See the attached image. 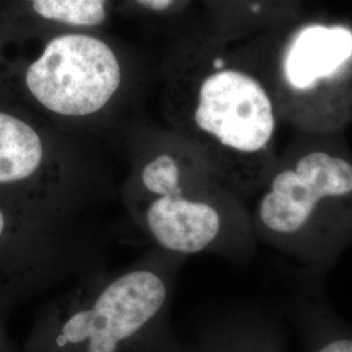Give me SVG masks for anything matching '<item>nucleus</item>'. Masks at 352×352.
I'll return each mask as SVG.
<instances>
[{
  "instance_id": "obj_1",
  "label": "nucleus",
  "mask_w": 352,
  "mask_h": 352,
  "mask_svg": "<svg viewBox=\"0 0 352 352\" xmlns=\"http://www.w3.org/2000/svg\"><path fill=\"white\" fill-rule=\"evenodd\" d=\"M164 118L245 204L277 164L280 116L236 41L210 34L183 52Z\"/></svg>"
},
{
  "instance_id": "obj_2",
  "label": "nucleus",
  "mask_w": 352,
  "mask_h": 352,
  "mask_svg": "<svg viewBox=\"0 0 352 352\" xmlns=\"http://www.w3.org/2000/svg\"><path fill=\"white\" fill-rule=\"evenodd\" d=\"M119 195L151 247L184 258L212 253L235 261L254 251L247 204L168 128L136 135Z\"/></svg>"
},
{
  "instance_id": "obj_3",
  "label": "nucleus",
  "mask_w": 352,
  "mask_h": 352,
  "mask_svg": "<svg viewBox=\"0 0 352 352\" xmlns=\"http://www.w3.org/2000/svg\"><path fill=\"white\" fill-rule=\"evenodd\" d=\"M186 258L151 247L122 269L98 266L38 314L24 352H182L171 327Z\"/></svg>"
},
{
  "instance_id": "obj_4",
  "label": "nucleus",
  "mask_w": 352,
  "mask_h": 352,
  "mask_svg": "<svg viewBox=\"0 0 352 352\" xmlns=\"http://www.w3.org/2000/svg\"><path fill=\"white\" fill-rule=\"evenodd\" d=\"M236 42L280 120L309 135H340L351 123L352 20L302 11Z\"/></svg>"
},
{
  "instance_id": "obj_5",
  "label": "nucleus",
  "mask_w": 352,
  "mask_h": 352,
  "mask_svg": "<svg viewBox=\"0 0 352 352\" xmlns=\"http://www.w3.org/2000/svg\"><path fill=\"white\" fill-rule=\"evenodd\" d=\"M340 135L300 133L279 154L248 209L256 236L300 253L351 222L352 154Z\"/></svg>"
},
{
  "instance_id": "obj_6",
  "label": "nucleus",
  "mask_w": 352,
  "mask_h": 352,
  "mask_svg": "<svg viewBox=\"0 0 352 352\" xmlns=\"http://www.w3.org/2000/svg\"><path fill=\"white\" fill-rule=\"evenodd\" d=\"M110 180L62 139L0 109V196L60 217H85L110 196Z\"/></svg>"
},
{
  "instance_id": "obj_7",
  "label": "nucleus",
  "mask_w": 352,
  "mask_h": 352,
  "mask_svg": "<svg viewBox=\"0 0 352 352\" xmlns=\"http://www.w3.org/2000/svg\"><path fill=\"white\" fill-rule=\"evenodd\" d=\"M87 217H60L0 196V302L11 307L101 266Z\"/></svg>"
},
{
  "instance_id": "obj_8",
  "label": "nucleus",
  "mask_w": 352,
  "mask_h": 352,
  "mask_svg": "<svg viewBox=\"0 0 352 352\" xmlns=\"http://www.w3.org/2000/svg\"><path fill=\"white\" fill-rule=\"evenodd\" d=\"M25 88L56 123L90 124L111 113L124 87L123 64L94 32L64 30L51 37L26 68Z\"/></svg>"
},
{
  "instance_id": "obj_9",
  "label": "nucleus",
  "mask_w": 352,
  "mask_h": 352,
  "mask_svg": "<svg viewBox=\"0 0 352 352\" xmlns=\"http://www.w3.org/2000/svg\"><path fill=\"white\" fill-rule=\"evenodd\" d=\"M214 36L236 41L279 25L302 12L304 0H205Z\"/></svg>"
},
{
  "instance_id": "obj_10",
  "label": "nucleus",
  "mask_w": 352,
  "mask_h": 352,
  "mask_svg": "<svg viewBox=\"0 0 352 352\" xmlns=\"http://www.w3.org/2000/svg\"><path fill=\"white\" fill-rule=\"evenodd\" d=\"M277 327L256 316H230L204 327L182 352H282Z\"/></svg>"
},
{
  "instance_id": "obj_11",
  "label": "nucleus",
  "mask_w": 352,
  "mask_h": 352,
  "mask_svg": "<svg viewBox=\"0 0 352 352\" xmlns=\"http://www.w3.org/2000/svg\"><path fill=\"white\" fill-rule=\"evenodd\" d=\"M33 12L65 30L94 32L106 24L111 0H28Z\"/></svg>"
},
{
  "instance_id": "obj_12",
  "label": "nucleus",
  "mask_w": 352,
  "mask_h": 352,
  "mask_svg": "<svg viewBox=\"0 0 352 352\" xmlns=\"http://www.w3.org/2000/svg\"><path fill=\"white\" fill-rule=\"evenodd\" d=\"M307 352H352V331L331 321L305 324Z\"/></svg>"
},
{
  "instance_id": "obj_13",
  "label": "nucleus",
  "mask_w": 352,
  "mask_h": 352,
  "mask_svg": "<svg viewBox=\"0 0 352 352\" xmlns=\"http://www.w3.org/2000/svg\"><path fill=\"white\" fill-rule=\"evenodd\" d=\"M132 8L151 14H167L183 10L192 0H126Z\"/></svg>"
},
{
  "instance_id": "obj_14",
  "label": "nucleus",
  "mask_w": 352,
  "mask_h": 352,
  "mask_svg": "<svg viewBox=\"0 0 352 352\" xmlns=\"http://www.w3.org/2000/svg\"><path fill=\"white\" fill-rule=\"evenodd\" d=\"M10 307L0 302V352H19L13 346L12 342L10 340V336L7 333V322L6 317L8 314Z\"/></svg>"
}]
</instances>
